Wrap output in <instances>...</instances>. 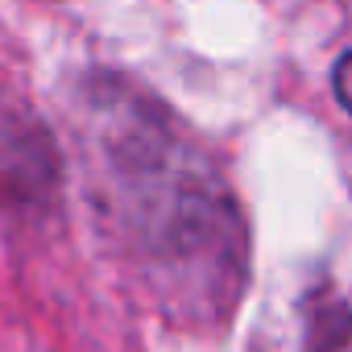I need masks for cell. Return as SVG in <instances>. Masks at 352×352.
I'll return each instance as SVG.
<instances>
[{
  "instance_id": "cell-1",
  "label": "cell",
  "mask_w": 352,
  "mask_h": 352,
  "mask_svg": "<svg viewBox=\"0 0 352 352\" xmlns=\"http://www.w3.org/2000/svg\"><path fill=\"white\" fill-rule=\"evenodd\" d=\"M331 87H336V100L352 112V54H344L331 71Z\"/></svg>"
},
{
  "instance_id": "cell-2",
  "label": "cell",
  "mask_w": 352,
  "mask_h": 352,
  "mask_svg": "<svg viewBox=\"0 0 352 352\" xmlns=\"http://www.w3.org/2000/svg\"><path fill=\"white\" fill-rule=\"evenodd\" d=\"M348 352H352V348H348Z\"/></svg>"
}]
</instances>
